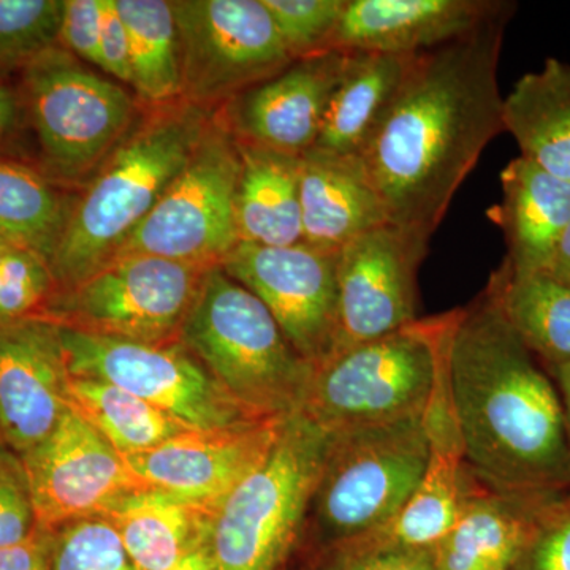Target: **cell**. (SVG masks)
<instances>
[{
  "mask_svg": "<svg viewBox=\"0 0 570 570\" xmlns=\"http://www.w3.org/2000/svg\"><path fill=\"white\" fill-rule=\"evenodd\" d=\"M61 337L70 377L127 390L189 430L266 422L243 407L179 340L140 343L62 325Z\"/></svg>",
  "mask_w": 570,
  "mask_h": 570,
  "instance_id": "30bf717a",
  "label": "cell"
},
{
  "mask_svg": "<svg viewBox=\"0 0 570 570\" xmlns=\"http://www.w3.org/2000/svg\"><path fill=\"white\" fill-rule=\"evenodd\" d=\"M183 100L235 99L295 61L264 0H176Z\"/></svg>",
  "mask_w": 570,
  "mask_h": 570,
  "instance_id": "7c38bea8",
  "label": "cell"
},
{
  "mask_svg": "<svg viewBox=\"0 0 570 570\" xmlns=\"http://www.w3.org/2000/svg\"><path fill=\"white\" fill-rule=\"evenodd\" d=\"M236 194L239 242L268 247L303 243L299 156L239 141Z\"/></svg>",
  "mask_w": 570,
  "mask_h": 570,
  "instance_id": "484cf974",
  "label": "cell"
},
{
  "mask_svg": "<svg viewBox=\"0 0 570 570\" xmlns=\"http://www.w3.org/2000/svg\"><path fill=\"white\" fill-rule=\"evenodd\" d=\"M292 58L328 51L347 0H264Z\"/></svg>",
  "mask_w": 570,
  "mask_h": 570,
  "instance_id": "e575fe53",
  "label": "cell"
},
{
  "mask_svg": "<svg viewBox=\"0 0 570 570\" xmlns=\"http://www.w3.org/2000/svg\"><path fill=\"white\" fill-rule=\"evenodd\" d=\"M321 570H438L433 550L406 549L362 539L318 554Z\"/></svg>",
  "mask_w": 570,
  "mask_h": 570,
  "instance_id": "74e56055",
  "label": "cell"
},
{
  "mask_svg": "<svg viewBox=\"0 0 570 570\" xmlns=\"http://www.w3.org/2000/svg\"><path fill=\"white\" fill-rule=\"evenodd\" d=\"M449 379L464 460L483 487L521 497L570 489L560 392L489 287L456 309Z\"/></svg>",
  "mask_w": 570,
  "mask_h": 570,
  "instance_id": "7a4b0ae2",
  "label": "cell"
},
{
  "mask_svg": "<svg viewBox=\"0 0 570 570\" xmlns=\"http://www.w3.org/2000/svg\"><path fill=\"white\" fill-rule=\"evenodd\" d=\"M70 209V202L39 171L0 159V232L11 245L50 265Z\"/></svg>",
  "mask_w": 570,
  "mask_h": 570,
  "instance_id": "4dcf8cb0",
  "label": "cell"
},
{
  "mask_svg": "<svg viewBox=\"0 0 570 570\" xmlns=\"http://www.w3.org/2000/svg\"><path fill=\"white\" fill-rule=\"evenodd\" d=\"M502 122L520 157L570 181V63L549 58L523 75L504 97Z\"/></svg>",
  "mask_w": 570,
  "mask_h": 570,
  "instance_id": "d4e9b609",
  "label": "cell"
},
{
  "mask_svg": "<svg viewBox=\"0 0 570 570\" xmlns=\"http://www.w3.org/2000/svg\"><path fill=\"white\" fill-rule=\"evenodd\" d=\"M168 570H214V566L212 558H209L208 549L205 546Z\"/></svg>",
  "mask_w": 570,
  "mask_h": 570,
  "instance_id": "f6af8a7d",
  "label": "cell"
},
{
  "mask_svg": "<svg viewBox=\"0 0 570 570\" xmlns=\"http://www.w3.org/2000/svg\"><path fill=\"white\" fill-rule=\"evenodd\" d=\"M216 509L146 487L124 494L102 519L121 539L135 570H168L206 546Z\"/></svg>",
  "mask_w": 570,
  "mask_h": 570,
  "instance_id": "7402d4cb",
  "label": "cell"
},
{
  "mask_svg": "<svg viewBox=\"0 0 570 570\" xmlns=\"http://www.w3.org/2000/svg\"><path fill=\"white\" fill-rule=\"evenodd\" d=\"M285 420L189 430L159 448L124 459L145 485L217 508L268 456Z\"/></svg>",
  "mask_w": 570,
  "mask_h": 570,
  "instance_id": "e0dca14e",
  "label": "cell"
},
{
  "mask_svg": "<svg viewBox=\"0 0 570 570\" xmlns=\"http://www.w3.org/2000/svg\"><path fill=\"white\" fill-rule=\"evenodd\" d=\"M18 118V99L14 92L0 82V140L10 132Z\"/></svg>",
  "mask_w": 570,
  "mask_h": 570,
  "instance_id": "7bdbcfd3",
  "label": "cell"
},
{
  "mask_svg": "<svg viewBox=\"0 0 570 570\" xmlns=\"http://www.w3.org/2000/svg\"><path fill=\"white\" fill-rule=\"evenodd\" d=\"M70 373L61 325L32 316L0 324V436L18 455L58 426L69 404Z\"/></svg>",
  "mask_w": 570,
  "mask_h": 570,
  "instance_id": "2e32d148",
  "label": "cell"
},
{
  "mask_svg": "<svg viewBox=\"0 0 570 570\" xmlns=\"http://www.w3.org/2000/svg\"><path fill=\"white\" fill-rule=\"evenodd\" d=\"M179 341L255 417L285 420L302 412L316 367L223 266L206 269Z\"/></svg>",
  "mask_w": 570,
  "mask_h": 570,
  "instance_id": "277c9868",
  "label": "cell"
},
{
  "mask_svg": "<svg viewBox=\"0 0 570 570\" xmlns=\"http://www.w3.org/2000/svg\"><path fill=\"white\" fill-rule=\"evenodd\" d=\"M56 292L50 265L21 247L0 253V324L41 316Z\"/></svg>",
  "mask_w": 570,
  "mask_h": 570,
  "instance_id": "836d02e7",
  "label": "cell"
},
{
  "mask_svg": "<svg viewBox=\"0 0 570 570\" xmlns=\"http://www.w3.org/2000/svg\"><path fill=\"white\" fill-rule=\"evenodd\" d=\"M50 570H135L121 539L102 517L51 531Z\"/></svg>",
  "mask_w": 570,
  "mask_h": 570,
  "instance_id": "d6a6232c",
  "label": "cell"
},
{
  "mask_svg": "<svg viewBox=\"0 0 570 570\" xmlns=\"http://www.w3.org/2000/svg\"><path fill=\"white\" fill-rule=\"evenodd\" d=\"M417 55L348 52L343 77L326 107L316 151L358 159Z\"/></svg>",
  "mask_w": 570,
  "mask_h": 570,
  "instance_id": "cb8c5ba5",
  "label": "cell"
},
{
  "mask_svg": "<svg viewBox=\"0 0 570 570\" xmlns=\"http://www.w3.org/2000/svg\"><path fill=\"white\" fill-rule=\"evenodd\" d=\"M51 531L36 528L17 546L0 550V570H50Z\"/></svg>",
  "mask_w": 570,
  "mask_h": 570,
  "instance_id": "60d3db41",
  "label": "cell"
},
{
  "mask_svg": "<svg viewBox=\"0 0 570 570\" xmlns=\"http://www.w3.org/2000/svg\"><path fill=\"white\" fill-rule=\"evenodd\" d=\"M455 311L419 318L330 356L314 370L299 414L330 434L423 417Z\"/></svg>",
  "mask_w": 570,
  "mask_h": 570,
  "instance_id": "5b68a950",
  "label": "cell"
},
{
  "mask_svg": "<svg viewBox=\"0 0 570 570\" xmlns=\"http://www.w3.org/2000/svg\"><path fill=\"white\" fill-rule=\"evenodd\" d=\"M20 456L41 530L102 517L124 494L148 487L121 453L71 407L43 441Z\"/></svg>",
  "mask_w": 570,
  "mask_h": 570,
  "instance_id": "5bb4252c",
  "label": "cell"
},
{
  "mask_svg": "<svg viewBox=\"0 0 570 570\" xmlns=\"http://www.w3.org/2000/svg\"><path fill=\"white\" fill-rule=\"evenodd\" d=\"M24 94L50 174L82 181L132 130L134 97L56 45L24 69Z\"/></svg>",
  "mask_w": 570,
  "mask_h": 570,
  "instance_id": "ba28073f",
  "label": "cell"
},
{
  "mask_svg": "<svg viewBox=\"0 0 570 570\" xmlns=\"http://www.w3.org/2000/svg\"><path fill=\"white\" fill-rule=\"evenodd\" d=\"M239 175L238 138L225 119H213L181 174L116 257L154 255L198 266L223 264L239 243Z\"/></svg>",
  "mask_w": 570,
  "mask_h": 570,
  "instance_id": "9c48e42d",
  "label": "cell"
},
{
  "mask_svg": "<svg viewBox=\"0 0 570 570\" xmlns=\"http://www.w3.org/2000/svg\"><path fill=\"white\" fill-rule=\"evenodd\" d=\"M508 0H347L328 51L422 55L478 29Z\"/></svg>",
  "mask_w": 570,
  "mask_h": 570,
  "instance_id": "d6986e66",
  "label": "cell"
},
{
  "mask_svg": "<svg viewBox=\"0 0 570 570\" xmlns=\"http://www.w3.org/2000/svg\"><path fill=\"white\" fill-rule=\"evenodd\" d=\"M549 374L553 377L558 392H560L570 453V362L566 363V365L554 367V370H551Z\"/></svg>",
  "mask_w": 570,
  "mask_h": 570,
  "instance_id": "ee69618b",
  "label": "cell"
},
{
  "mask_svg": "<svg viewBox=\"0 0 570 570\" xmlns=\"http://www.w3.org/2000/svg\"><path fill=\"white\" fill-rule=\"evenodd\" d=\"M510 570H570V489L539 509Z\"/></svg>",
  "mask_w": 570,
  "mask_h": 570,
  "instance_id": "d590c367",
  "label": "cell"
},
{
  "mask_svg": "<svg viewBox=\"0 0 570 570\" xmlns=\"http://www.w3.org/2000/svg\"><path fill=\"white\" fill-rule=\"evenodd\" d=\"M517 3L417 55L358 160L389 224L430 242L480 156L504 132L498 71Z\"/></svg>",
  "mask_w": 570,
  "mask_h": 570,
  "instance_id": "6da1fadb",
  "label": "cell"
},
{
  "mask_svg": "<svg viewBox=\"0 0 570 570\" xmlns=\"http://www.w3.org/2000/svg\"><path fill=\"white\" fill-rule=\"evenodd\" d=\"M208 268L154 255L116 257L75 287L55 292L41 316L96 335L176 341Z\"/></svg>",
  "mask_w": 570,
  "mask_h": 570,
  "instance_id": "8fae6325",
  "label": "cell"
},
{
  "mask_svg": "<svg viewBox=\"0 0 570 570\" xmlns=\"http://www.w3.org/2000/svg\"><path fill=\"white\" fill-rule=\"evenodd\" d=\"M100 69L115 77V80L132 86L129 36L116 9V0H104Z\"/></svg>",
  "mask_w": 570,
  "mask_h": 570,
  "instance_id": "ab89813d",
  "label": "cell"
},
{
  "mask_svg": "<svg viewBox=\"0 0 570 570\" xmlns=\"http://www.w3.org/2000/svg\"><path fill=\"white\" fill-rule=\"evenodd\" d=\"M303 243L340 253L356 236L389 224L358 159L309 149L299 156Z\"/></svg>",
  "mask_w": 570,
  "mask_h": 570,
  "instance_id": "ffe728a7",
  "label": "cell"
},
{
  "mask_svg": "<svg viewBox=\"0 0 570 570\" xmlns=\"http://www.w3.org/2000/svg\"><path fill=\"white\" fill-rule=\"evenodd\" d=\"M502 200L489 209L513 273L543 272L570 223V181L517 157L501 174Z\"/></svg>",
  "mask_w": 570,
  "mask_h": 570,
  "instance_id": "44dd1931",
  "label": "cell"
},
{
  "mask_svg": "<svg viewBox=\"0 0 570 570\" xmlns=\"http://www.w3.org/2000/svg\"><path fill=\"white\" fill-rule=\"evenodd\" d=\"M487 287L510 326L547 371L570 362V287L550 272L513 273L502 264Z\"/></svg>",
  "mask_w": 570,
  "mask_h": 570,
  "instance_id": "4316f807",
  "label": "cell"
},
{
  "mask_svg": "<svg viewBox=\"0 0 570 570\" xmlns=\"http://www.w3.org/2000/svg\"><path fill=\"white\" fill-rule=\"evenodd\" d=\"M253 292L284 335L314 367L335 348L337 253L299 243L268 247L239 242L220 264Z\"/></svg>",
  "mask_w": 570,
  "mask_h": 570,
  "instance_id": "4fadbf2b",
  "label": "cell"
},
{
  "mask_svg": "<svg viewBox=\"0 0 570 570\" xmlns=\"http://www.w3.org/2000/svg\"><path fill=\"white\" fill-rule=\"evenodd\" d=\"M0 444H3L2 436H0Z\"/></svg>",
  "mask_w": 570,
  "mask_h": 570,
  "instance_id": "7dc6e473",
  "label": "cell"
},
{
  "mask_svg": "<svg viewBox=\"0 0 570 570\" xmlns=\"http://www.w3.org/2000/svg\"><path fill=\"white\" fill-rule=\"evenodd\" d=\"M547 272H550L551 275L558 277V279L570 287V223L566 230L562 232L557 247H554Z\"/></svg>",
  "mask_w": 570,
  "mask_h": 570,
  "instance_id": "b9f144b4",
  "label": "cell"
},
{
  "mask_svg": "<svg viewBox=\"0 0 570 570\" xmlns=\"http://www.w3.org/2000/svg\"><path fill=\"white\" fill-rule=\"evenodd\" d=\"M69 404L122 456L140 455L189 431L148 401L97 379L70 377Z\"/></svg>",
  "mask_w": 570,
  "mask_h": 570,
  "instance_id": "f546056e",
  "label": "cell"
},
{
  "mask_svg": "<svg viewBox=\"0 0 570 570\" xmlns=\"http://www.w3.org/2000/svg\"><path fill=\"white\" fill-rule=\"evenodd\" d=\"M332 434L306 415L285 420L272 452L214 510V570H284L302 542Z\"/></svg>",
  "mask_w": 570,
  "mask_h": 570,
  "instance_id": "8992f818",
  "label": "cell"
},
{
  "mask_svg": "<svg viewBox=\"0 0 570 570\" xmlns=\"http://www.w3.org/2000/svg\"><path fill=\"white\" fill-rule=\"evenodd\" d=\"M11 246L13 245H11L9 239L6 238V235L0 232V253H2V250L9 249Z\"/></svg>",
  "mask_w": 570,
  "mask_h": 570,
  "instance_id": "bcb514c9",
  "label": "cell"
},
{
  "mask_svg": "<svg viewBox=\"0 0 570 570\" xmlns=\"http://www.w3.org/2000/svg\"><path fill=\"white\" fill-rule=\"evenodd\" d=\"M104 0H63L59 45L100 69V37H102Z\"/></svg>",
  "mask_w": 570,
  "mask_h": 570,
  "instance_id": "f35d334b",
  "label": "cell"
},
{
  "mask_svg": "<svg viewBox=\"0 0 570 570\" xmlns=\"http://www.w3.org/2000/svg\"><path fill=\"white\" fill-rule=\"evenodd\" d=\"M63 0H0V73L59 45Z\"/></svg>",
  "mask_w": 570,
  "mask_h": 570,
  "instance_id": "1f68e13d",
  "label": "cell"
},
{
  "mask_svg": "<svg viewBox=\"0 0 570 570\" xmlns=\"http://www.w3.org/2000/svg\"><path fill=\"white\" fill-rule=\"evenodd\" d=\"M430 242L384 224L337 253L333 354L387 336L417 317L419 268Z\"/></svg>",
  "mask_w": 570,
  "mask_h": 570,
  "instance_id": "9a60e30c",
  "label": "cell"
},
{
  "mask_svg": "<svg viewBox=\"0 0 570 570\" xmlns=\"http://www.w3.org/2000/svg\"><path fill=\"white\" fill-rule=\"evenodd\" d=\"M428 461L423 417L332 434L302 540L321 554L376 534L417 489Z\"/></svg>",
  "mask_w": 570,
  "mask_h": 570,
  "instance_id": "52a82bcc",
  "label": "cell"
},
{
  "mask_svg": "<svg viewBox=\"0 0 570 570\" xmlns=\"http://www.w3.org/2000/svg\"><path fill=\"white\" fill-rule=\"evenodd\" d=\"M36 528L24 464L18 453L0 444V550L28 539Z\"/></svg>",
  "mask_w": 570,
  "mask_h": 570,
  "instance_id": "8d00e7d4",
  "label": "cell"
},
{
  "mask_svg": "<svg viewBox=\"0 0 570 570\" xmlns=\"http://www.w3.org/2000/svg\"><path fill=\"white\" fill-rule=\"evenodd\" d=\"M116 9L129 36L135 92L153 107L183 100L174 2L116 0Z\"/></svg>",
  "mask_w": 570,
  "mask_h": 570,
  "instance_id": "f1b7e54d",
  "label": "cell"
},
{
  "mask_svg": "<svg viewBox=\"0 0 570 570\" xmlns=\"http://www.w3.org/2000/svg\"><path fill=\"white\" fill-rule=\"evenodd\" d=\"M347 61L337 50L296 59L232 99L225 122L239 141L302 156L316 145Z\"/></svg>",
  "mask_w": 570,
  "mask_h": 570,
  "instance_id": "ac0fdd59",
  "label": "cell"
},
{
  "mask_svg": "<svg viewBox=\"0 0 570 570\" xmlns=\"http://www.w3.org/2000/svg\"><path fill=\"white\" fill-rule=\"evenodd\" d=\"M482 487L463 452L430 449L425 475L404 508L387 527L365 539L406 549L433 550L452 530L468 499Z\"/></svg>",
  "mask_w": 570,
  "mask_h": 570,
  "instance_id": "83f0119b",
  "label": "cell"
},
{
  "mask_svg": "<svg viewBox=\"0 0 570 570\" xmlns=\"http://www.w3.org/2000/svg\"><path fill=\"white\" fill-rule=\"evenodd\" d=\"M132 127L71 204L50 269L56 292L99 272L118 255L193 156L213 119L206 107L178 100Z\"/></svg>",
  "mask_w": 570,
  "mask_h": 570,
  "instance_id": "3957f363",
  "label": "cell"
},
{
  "mask_svg": "<svg viewBox=\"0 0 570 570\" xmlns=\"http://www.w3.org/2000/svg\"><path fill=\"white\" fill-rule=\"evenodd\" d=\"M560 494V493H558ZM557 497H521L482 487L433 549L438 570H510L539 509Z\"/></svg>",
  "mask_w": 570,
  "mask_h": 570,
  "instance_id": "603a6c76",
  "label": "cell"
}]
</instances>
